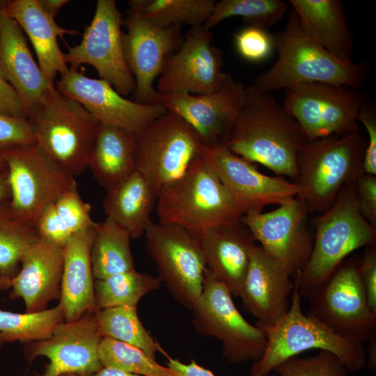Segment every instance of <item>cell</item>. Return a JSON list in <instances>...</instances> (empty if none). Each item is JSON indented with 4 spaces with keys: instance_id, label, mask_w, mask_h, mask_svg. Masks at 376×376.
I'll return each instance as SVG.
<instances>
[{
    "instance_id": "1",
    "label": "cell",
    "mask_w": 376,
    "mask_h": 376,
    "mask_svg": "<svg viewBox=\"0 0 376 376\" xmlns=\"http://www.w3.org/2000/svg\"><path fill=\"white\" fill-rule=\"evenodd\" d=\"M305 141L298 124L270 92L253 84L245 86L244 103L226 144L232 152L276 176L297 179Z\"/></svg>"
},
{
    "instance_id": "2",
    "label": "cell",
    "mask_w": 376,
    "mask_h": 376,
    "mask_svg": "<svg viewBox=\"0 0 376 376\" xmlns=\"http://www.w3.org/2000/svg\"><path fill=\"white\" fill-rule=\"evenodd\" d=\"M278 58L253 84L272 92L300 84L325 83L359 89L367 75L361 63L340 60L316 42L291 9L285 26L273 36Z\"/></svg>"
},
{
    "instance_id": "3",
    "label": "cell",
    "mask_w": 376,
    "mask_h": 376,
    "mask_svg": "<svg viewBox=\"0 0 376 376\" xmlns=\"http://www.w3.org/2000/svg\"><path fill=\"white\" fill-rule=\"evenodd\" d=\"M156 211L159 223L181 227L196 237L210 228L238 221L244 214L201 155L159 193Z\"/></svg>"
},
{
    "instance_id": "4",
    "label": "cell",
    "mask_w": 376,
    "mask_h": 376,
    "mask_svg": "<svg viewBox=\"0 0 376 376\" xmlns=\"http://www.w3.org/2000/svg\"><path fill=\"white\" fill-rule=\"evenodd\" d=\"M36 145L75 178L88 168L100 122L51 85L26 113Z\"/></svg>"
},
{
    "instance_id": "5",
    "label": "cell",
    "mask_w": 376,
    "mask_h": 376,
    "mask_svg": "<svg viewBox=\"0 0 376 376\" xmlns=\"http://www.w3.org/2000/svg\"><path fill=\"white\" fill-rule=\"evenodd\" d=\"M355 182L347 184L332 205L316 219L311 253L294 279L301 297L308 299L352 252L376 244V228L359 210Z\"/></svg>"
},
{
    "instance_id": "6",
    "label": "cell",
    "mask_w": 376,
    "mask_h": 376,
    "mask_svg": "<svg viewBox=\"0 0 376 376\" xmlns=\"http://www.w3.org/2000/svg\"><path fill=\"white\" fill-rule=\"evenodd\" d=\"M260 328L265 332L267 345L262 357L252 363L250 376L269 374L286 359L312 349L334 354L350 372L366 367L363 343L340 336L318 319L304 313L295 283L287 313L274 324Z\"/></svg>"
},
{
    "instance_id": "7",
    "label": "cell",
    "mask_w": 376,
    "mask_h": 376,
    "mask_svg": "<svg viewBox=\"0 0 376 376\" xmlns=\"http://www.w3.org/2000/svg\"><path fill=\"white\" fill-rule=\"evenodd\" d=\"M367 140L354 132L306 141L298 157L299 195L308 210L323 213L341 189L362 174Z\"/></svg>"
},
{
    "instance_id": "8",
    "label": "cell",
    "mask_w": 376,
    "mask_h": 376,
    "mask_svg": "<svg viewBox=\"0 0 376 376\" xmlns=\"http://www.w3.org/2000/svg\"><path fill=\"white\" fill-rule=\"evenodd\" d=\"M191 310L194 329L202 336L218 339L229 362L253 363L262 357L267 345L265 332L246 320L230 292L207 267L202 292Z\"/></svg>"
},
{
    "instance_id": "9",
    "label": "cell",
    "mask_w": 376,
    "mask_h": 376,
    "mask_svg": "<svg viewBox=\"0 0 376 376\" xmlns=\"http://www.w3.org/2000/svg\"><path fill=\"white\" fill-rule=\"evenodd\" d=\"M285 92L282 107L298 124L306 141L360 132L358 117L365 98L359 89L310 83Z\"/></svg>"
},
{
    "instance_id": "10",
    "label": "cell",
    "mask_w": 376,
    "mask_h": 376,
    "mask_svg": "<svg viewBox=\"0 0 376 376\" xmlns=\"http://www.w3.org/2000/svg\"><path fill=\"white\" fill-rule=\"evenodd\" d=\"M359 263L344 260L308 297L307 314L340 336L363 343L376 334V313L369 307Z\"/></svg>"
},
{
    "instance_id": "11",
    "label": "cell",
    "mask_w": 376,
    "mask_h": 376,
    "mask_svg": "<svg viewBox=\"0 0 376 376\" xmlns=\"http://www.w3.org/2000/svg\"><path fill=\"white\" fill-rule=\"evenodd\" d=\"M0 155L8 171L10 205L18 217L33 226L46 207L77 186L75 177L36 143L4 150Z\"/></svg>"
},
{
    "instance_id": "12",
    "label": "cell",
    "mask_w": 376,
    "mask_h": 376,
    "mask_svg": "<svg viewBox=\"0 0 376 376\" xmlns=\"http://www.w3.org/2000/svg\"><path fill=\"white\" fill-rule=\"evenodd\" d=\"M201 146L194 130L166 111L136 135V169L158 196L187 170Z\"/></svg>"
},
{
    "instance_id": "13",
    "label": "cell",
    "mask_w": 376,
    "mask_h": 376,
    "mask_svg": "<svg viewBox=\"0 0 376 376\" xmlns=\"http://www.w3.org/2000/svg\"><path fill=\"white\" fill-rule=\"evenodd\" d=\"M144 235L157 277L178 302L191 310L202 292L207 267L199 240L181 227L152 221Z\"/></svg>"
},
{
    "instance_id": "14",
    "label": "cell",
    "mask_w": 376,
    "mask_h": 376,
    "mask_svg": "<svg viewBox=\"0 0 376 376\" xmlns=\"http://www.w3.org/2000/svg\"><path fill=\"white\" fill-rule=\"evenodd\" d=\"M122 25L123 19L116 1L98 0L81 42L68 47L64 59L74 68L81 64L91 65L100 79L125 97L134 93L136 82L124 56Z\"/></svg>"
},
{
    "instance_id": "15",
    "label": "cell",
    "mask_w": 376,
    "mask_h": 376,
    "mask_svg": "<svg viewBox=\"0 0 376 376\" xmlns=\"http://www.w3.org/2000/svg\"><path fill=\"white\" fill-rule=\"evenodd\" d=\"M308 210L297 196L272 211H249L240 219L255 241L293 279L304 269L313 248L307 225Z\"/></svg>"
},
{
    "instance_id": "16",
    "label": "cell",
    "mask_w": 376,
    "mask_h": 376,
    "mask_svg": "<svg viewBox=\"0 0 376 376\" xmlns=\"http://www.w3.org/2000/svg\"><path fill=\"white\" fill-rule=\"evenodd\" d=\"M245 86L228 75L222 86L209 94L160 93L157 104L185 120L196 133L202 147L226 146L240 113Z\"/></svg>"
},
{
    "instance_id": "17",
    "label": "cell",
    "mask_w": 376,
    "mask_h": 376,
    "mask_svg": "<svg viewBox=\"0 0 376 376\" xmlns=\"http://www.w3.org/2000/svg\"><path fill=\"white\" fill-rule=\"evenodd\" d=\"M102 338L96 313H89L59 323L46 339L27 343L24 357L29 363L39 357L49 359L44 372L35 376H90L102 368L97 354Z\"/></svg>"
},
{
    "instance_id": "18",
    "label": "cell",
    "mask_w": 376,
    "mask_h": 376,
    "mask_svg": "<svg viewBox=\"0 0 376 376\" xmlns=\"http://www.w3.org/2000/svg\"><path fill=\"white\" fill-rule=\"evenodd\" d=\"M212 33L203 25L191 27L181 47L166 58L157 91L194 95L217 91L228 74L222 70V52L212 45Z\"/></svg>"
},
{
    "instance_id": "19",
    "label": "cell",
    "mask_w": 376,
    "mask_h": 376,
    "mask_svg": "<svg viewBox=\"0 0 376 376\" xmlns=\"http://www.w3.org/2000/svg\"><path fill=\"white\" fill-rule=\"evenodd\" d=\"M123 25L127 29L123 37L124 56L136 82L134 102L157 104L158 91L153 83L159 77L166 58L184 41L182 26L159 28L130 10Z\"/></svg>"
},
{
    "instance_id": "20",
    "label": "cell",
    "mask_w": 376,
    "mask_h": 376,
    "mask_svg": "<svg viewBox=\"0 0 376 376\" xmlns=\"http://www.w3.org/2000/svg\"><path fill=\"white\" fill-rule=\"evenodd\" d=\"M62 94L79 102L100 123L138 135L166 110L160 104H142L119 94L102 79L86 77L72 67L54 84Z\"/></svg>"
},
{
    "instance_id": "21",
    "label": "cell",
    "mask_w": 376,
    "mask_h": 376,
    "mask_svg": "<svg viewBox=\"0 0 376 376\" xmlns=\"http://www.w3.org/2000/svg\"><path fill=\"white\" fill-rule=\"evenodd\" d=\"M200 155L212 167L244 214L263 211L265 206L280 205L302 192L296 182L265 175L226 146L201 148Z\"/></svg>"
},
{
    "instance_id": "22",
    "label": "cell",
    "mask_w": 376,
    "mask_h": 376,
    "mask_svg": "<svg viewBox=\"0 0 376 376\" xmlns=\"http://www.w3.org/2000/svg\"><path fill=\"white\" fill-rule=\"evenodd\" d=\"M292 279L260 245L254 246L239 297L244 308L257 319V327L273 324L287 313Z\"/></svg>"
},
{
    "instance_id": "23",
    "label": "cell",
    "mask_w": 376,
    "mask_h": 376,
    "mask_svg": "<svg viewBox=\"0 0 376 376\" xmlns=\"http://www.w3.org/2000/svg\"><path fill=\"white\" fill-rule=\"evenodd\" d=\"M63 269V248L40 237L22 258L10 298L22 299L27 313L45 310L51 301L60 299Z\"/></svg>"
},
{
    "instance_id": "24",
    "label": "cell",
    "mask_w": 376,
    "mask_h": 376,
    "mask_svg": "<svg viewBox=\"0 0 376 376\" xmlns=\"http://www.w3.org/2000/svg\"><path fill=\"white\" fill-rule=\"evenodd\" d=\"M197 238L207 268L232 295L239 297L256 244L249 229L240 220L210 228Z\"/></svg>"
},
{
    "instance_id": "25",
    "label": "cell",
    "mask_w": 376,
    "mask_h": 376,
    "mask_svg": "<svg viewBox=\"0 0 376 376\" xmlns=\"http://www.w3.org/2000/svg\"><path fill=\"white\" fill-rule=\"evenodd\" d=\"M0 73L19 96L26 111L54 85L34 61L24 32L0 1Z\"/></svg>"
},
{
    "instance_id": "26",
    "label": "cell",
    "mask_w": 376,
    "mask_h": 376,
    "mask_svg": "<svg viewBox=\"0 0 376 376\" xmlns=\"http://www.w3.org/2000/svg\"><path fill=\"white\" fill-rule=\"evenodd\" d=\"M93 227L73 235L63 248V269L58 304L65 322L75 321L85 314L100 310L95 296L91 262Z\"/></svg>"
},
{
    "instance_id": "27",
    "label": "cell",
    "mask_w": 376,
    "mask_h": 376,
    "mask_svg": "<svg viewBox=\"0 0 376 376\" xmlns=\"http://www.w3.org/2000/svg\"><path fill=\"white\" fill-rule=\"evenodd\" d=\"M5 8L28 36L40 70L48 81L54 84L57 73L62 75L69 70L57 38H63L64 34L75 35L78 31L58 26L42 10L38 0L6 1Z\"/></svg>"
},
{
    "instance_id": "28",
    "label": "cell",
    "mask_w": 376,
    "mask_h": 376,
    "mask_svg": "<svg viewBox=\"0 0 376 376\" xmlns=\"http://www.w3.org/2000/svg\"><path fill=\"white\" fill-rule=\"evenodd\" d=\"M301 26L331 54L352 61L353 36L346 22L341 2L337 0H290Z\"/></svg>"
},
{
    "instance_id": "29",
    "label": "cell",
    "mask_w": 376,
    "mask_h": 376,
    "mask_svg": "<svg viewBox=\"0 0 376 376\" xmlns=\"http://www.w3.org/2000/svg\"><path fill=\"white\" fill-rule=\"evenodd\" d=\"M157 196L151 186L136 170L107 189L102 205L107 217L130 234L140 238L152 221L150 214Z\"/></svg>"
},
{
    "instance_id": "30",
    "label": "cell",
    "mask_w": 376,
    "mask_h": 376,
    "mask_svg": "<svg viewBox=\"0 0 376 376\" xmlns=\"http://www.w3.org/2000/svg\"><path fill=\"white\" fill-rule=\"evenodd\" d=\"M136 135L100 123L88 168L95 179L108 189L136 169Z\"/></svg>"
},
{
    "instance_id": "31",
    "label": "cell",
    "mask_w": 376,
    "mask_h": 376,
    "mask_svg": "<svg viewBox=\"0 0 376 376\" xmlns=\"http://www.w3.org/2000/svg\"><path fill=\"white\" fill-rule=\"evenodd\" d=\"M91 248V262L95 279L134 269L128 232L111 219L95 222Z\"/></svg>"
},
{
    "instance_id": "32",
    "label": "cell",
    "mask_w": 376,
    "mask_h": 376,
    "mask_svg": "<svg viewBox=\"0 0 376 376\" xmlns=\"http://www.w3.org/2000/svg\"><path fill=\"white\" fill-rule=\"evenodd\" d=\"M215 3L214 0L128 1L129 10L159 28L182 24L191 27L203 25Z\"/></svg>"
},
{
    "instance_id": "33",
    "label": "cell",
    "mask_w": 376,
    "mask_h": 376,
    "mask_svg": "<svg viewBox=\"0 0 376 376\" xmlns=\"http://www.w3.org/2000/svg\"><path fill=\"white\" fill-rule=\"evenodd\" d=\"M39 239L35 227L13 212L10 201L0 203V278L11 281L25 252Z\"/></svg>"
},
{
    "instance_id": "34",
    "label": "cell",
    "mask_w": 376,
    "mask_h": 376,
    "mask_svg": "<svg viewBox=\"0 0 376 376\" xmlns=\"http://www.w3.org/2000/svg\"><path fill=\"white\" fill-rule=\"evenodd\" d=\"M162 282L158 277L137 272L134 268L104 279H95L94 291L99 309L136 306L146 294L157 290Z\"/></svg>"
},
{
    "instance_id": "35",
    "label": "cell",
    "mask_w": 376,
    "mask_h": 376,
    "mask_svg": "<svg viewBox=\"0 0 376 376\" xmlns=\"http://www.w3.org/2000/svg\"><path fill=\"white\" fill-rule=\"evenodd\" d=\"M96 318L103 337L134 345L155 359L161 346L142 324L136 306H120L100 309Z\"/></svg>"
},
{
    "instance_id": "36",
    "label": "cell",
    "mask_w": 376,
    "mask_h": 376,
    "mask_svg": "<svg viewBox=\"0 0 376 376\" xmlns=\"http://www.w3.org/2000/svg\"><path fill=\"white\" fill-rule=\"evenodd\" d=\"M63 321V310L59 304L49 309L24 313L0 308V334L6 343H29L46 339Z\"/></svg>"
},
{
    "instance_id": "37",
    "label": "cell",
    "mask_w": 376,
    "mask_h": 376,
    "mask_svg": "<svg viewBox=\"0 0 376 376\" xmlns=\"http://www.w3.org/2000/svg\"><path fill=\"white\" fill-rule=\"evenodd\" d=\"M288 7L280 0H221L203 26L210 30L227 18L240 16L249 26L267 29L283 18Z\"/></svg>"
},
{
    "instance_id": "38",
    "label": "cell",
    "mask_w": 376,
    "mask_h": 376,
    "mask_svg": "<svg viewBox=\"0 0 376 376\" xmlns=\"http://www.w3.org/2000/svg\"><path fill=\"white\" fill-rule=\"evenodd\" d=\"M97 354L102 368L145 376H176L172 370L159 364L141 349L111 338H102Z\"/></svg>"
},
{
    "instance_id": "39",
    "label": "cell",
    "mask_w": 376,
    "mask_h": 376,
    "mask_svg": "<svg viewBox=\"0 0 376 376\" xmlns=\"http://www.w3.org/2000/svg\"><path fill=\"white\" fill-rule=\"evenodd\" d=\"M273 371L280 376H347L350 372L336 355L325 350L310 357L289 358Z\"/></svg>"
},
{
    "instance_id": "40",
    "label": "cell",
    "mask_w": 376,
    "mask_h": 376,
    "mask_svg": "<svg viewBox=\"0 0 376 376\" xmlns=\"http://www.w3.org/2000/svg\"><path fill=\"white\" fill-rule=\"evenodd\" d=\"M234 45L242 58L253 63L267 59L275 49L274 36L267 29L249 25L234 34Z\"/></svg>"
},
{
    "instance_id": "41",
    "label": "cell",
    "mask_w": 376,
    "mask_h": 376,
    "mask_svg": "<svg viewBox=\"0 0 376 376\" xmlns=\"http://www.w3.org/2000/svg\"><path fill=\"white\" fill-rule=\"evenodd\" d=\"M58 214L72 235L91 228L95 222L91 206L83 201L77 186L63 194L54 203Z\"/></svg>"
},
{
    "instance_id": "42",
    "label": "cell",
    "mask_w": 376,
    "mask_h": 376,
    "mask_svg": "<svg viewBox=\"0 0 376 376\" xmlns=\"http://www.w3.org/2000/svg\"><path fill=\"white\" fill-rule=\"evenodd\" d=\"M32 143H35V138L26 118L0 113V153L13 148Z\"/></svg>"
},
{
    "instance_id": "43",
    "label": "cell",
    "mask_w": 376,
    "mask_h": 376,
    "mask_svg": "<svg viewBox=\"0 0 376 376\" xmlns=\"http://www.w3.org/2000/svg\"><path fill=\"white\" fill-rule=\"evenodd\" d=\"M34 227L41 239L61 248H63L73 235L58 214L54 203L43 210Z\"/></svg>"
},
{
    "instance_id": "44",
    "label": "cell",
    "mask_w": 376,
    "mask_h": 376,
    "mask_svg": "<svg viewBox=\"0 0 376 376\" xmlns=\"http://www.w3.org/2000/svg\"><path fill=\"white\" fill-rule=\"evenodd\" d=\"M358 121L363 124L368 134L362 163L363 171L376 175V113L372 104L364 102L359 111Z\"/></svg>"
},
{
    "instance_id": "45",
    "label": "cell",
    "mask_w": 376,
    "mask_h": 376,
    "mask_svg": "<svg viewBox=\"0 0 376 376\" xmlns=\"http://www.w3.org/2000/svg\"><path fill=\"white\" fill-rule=\"evenodd\" d=\"M355 189L361 215L376 228V175L362 174L356 180Z\"/></svg>"
},
{
    "instance_id": "46",
    "label": "cell",
    "mask_w": 376,
    "mask_h": 376,
    "mask_svg": "<svg viewBox=\"0 0 376 376\" xmlns=\"http://www.w3.org/2000/svg\"><path fill=\"white\" fill-rule=\"evenodd\" d=\"M359 270L369 307L376 313V244L366 246Z\"/></svg>"
},
{
    "instance_id": "47",
    "label": "cell",
    "mask_w": 376,
    "mask_h": 376,
    "mask_svg": "<svg viewBox=\"0 0 376 376\" xmlns=\"http://www.w3.org/2000/svg\"><path fill=\"white\" fill-rule=\"evenodd\" d=\"M0 113L26 118L24 104L14 88L0 73Z\"/></svg>"
},
{
    "instance_id": "48",
    "label": "cell",
    "mask_w": 376,
    "mask_h": 376,
    "mask_svg": "<svg viewBox=\"0 0 376 376\" xmlns=\"http://www.w3.org/2000/svg\"><path fill=\"white\" fill-rule=\"evenodd\" d=\"M159 352H161L166 358L167 367L172 370L176 376H215L211 370L198 365L193 359L189 363L186 364L170 357L162 347H160ZM264 376L276 375L269 373Z\"/></svg>"
},
{
    "instance_id": "49",
    "label": "cell",
    "mask_w": 376,
    "mask_h": 376,
    "mask_svg": "<svg viewBox=\"0 0 376 376\" xmlns=\"http://www.w3.org/2000/svg\"><path fill=\"white\" fill-rule=\"evenodd\" d=\"M38 1L42 10L54 19L60 9L69 2L68 0H38Z\"/></svg>"
},
{
    "instance_id": "50",
    "label": "cell",
    "mask_w": 376,
    "mask_h": 376,
    "mask_svg": "<svg viewBox=\"0 0 376 376\" xmlns=\"http://www.w3.org/2000/svg\"><path fill=\"white\" fill-rule=\"evenodd\" d=\"M369 345L366 354V366L372 373H376V334L373 335L369 340Z\"/></svg>"
},
{
    "instance_id": "51",
    "label": "cell",
    "mask_w": 376,
    "mask_h": 376,
    "mask_svg": "<svg viewBox=\"0 0 376 376\" xmlns=\"http://www.w3.org/2000/svg\"><path fill=\"white\" fill-rule=\"evenodd\" d=\"M11 190L7 168L0 171V203L10 201Z\"/></svg>"
},
{
    "instance_id": "52",
    "label": "cell",
    "mask_w": 376,
    "mask_h": 376,
    "mask_svg": "<svg viewBox=\"0 0 376 376\" xmlns=\"http://www.w3.org/2000/svg\"><path fill=\"white\" fill-rule=\"evenodd\" d=\"M90 376H145L125 372L112 368H102L97 373Z\"/></svg>"
},
{
    "instance_id": "53",
    "label": "cell",
    "mask_w": 376,
    "mask_h": 376,
    "mask_svg": "<svg viewBox=\"0 0 376 376\" xmlns=\"http://www.w3.org/2000/svg\"><path fill=\"white\" fill-rule=\"evenodd\" d=\"M10 280L0 278V291L6 290L10 288Z\"/></svg>"
},
{
    "instance_id": "54",
    "label": "cell",
    "mask_w": 376,
    "mask_h": 376,
    "mask_svg": "<svg viewBox=\"0 0 376 376\" xmlns=\"http://www.w3.org/2000/svg\"><path fill=\"white\" fill-rule=\"evenodd\" d=\"M7 168L6 164L3 158L0 155V171L3 170Z\"/></svg>"
},
{
    "instance_id": "55",
    "label": "cell",
    "mask_w": 376,
    "mask_h": 376,
    "mask_svg": "<svg viewBox=\"0 0 376 376\" xmlns=\"http://www.w3.org/2000/svg\"><path fill=\"white\" fill-rule=\"evenodd\" d=\"M6 343V340H5V338L4 336L0 334V347L5 343Z\"/></svg>"
},
{
    "instance_id": "56",
    "label": "cell",
    "mask_w": 376,
    "mask_h": 376,
    "mask_svg": "<svg viewBox=\"0 0 376 376\" xmlns=\"http://www.w3.org/2000/svg\"><path fill=\"white\" fill-rule=\"evenodd\" d=\"M63 376H77V375H73V374H66V375H64Z\"/></svg>"
}]
</instances>
